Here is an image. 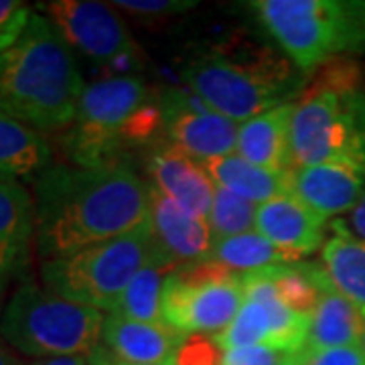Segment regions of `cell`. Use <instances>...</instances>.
<instances>
[{
    "label": "cell",
    "instance_id": "6da1fadb",
    "mask_svg": "<svg viewBox=\"0 0 365 365\" xmlns=\"http://www.w3.org/2000/svg\"><path fill=\"white\" fill-rule=\"evenodd\" d=\"M148 215L150 189L126 165H51L35 179V246L43 262L130 234Z\"/></svg>",
    "mask_w": 365,
    "mask_h": 365
},
{
    "label": "cell",
    "instance_id": "7a4b0ae2",
    "mask_svg": "<svg viewBox=\"0 0 365 365\" xmlns=\"http://www.w3.org/2000/svg\"><path fill=\"white\" fill-rule=\"evenodd\" d=\"M86 83L71 47L39 11L11 47L0 51V112L37 130L67 128Z\"/></svg>",
    "mask_w": 365,
    "mask_h": 365
},
{
    "label": "cell",
    "instance_id": "3957f363",
    "mask_svg": "<svg viewBox=\"0 0 365 365\" xmlns=\"http://www.w3.org/2000/svg\"><path fill=\"white\" fill-rule=\"evenodd\" d=\"M290 163L292 169L323 163L365 167V91L355 61L329 59L292 104Z\"/></svg>",
    "mask_w": 365,
    "mask_h": 365
},
{
    "label": "cell",
    "instance_id": "277c9868",
    "mask_svg": "<svg viewBox=\"0 0 365 365\" xmlns=\"http://www.w3.org/2000/svg\"><path fill=\"white\" fill-rule=\"evenodd\" d=\"M165 126L160 102L136 76H116L86 86L73 122L61 136L67 158L86 169L124 165V153Z\"/></svg>",
    "mask_w": 365,
    "mask_h": 365
},
{
    "label": "cell",
    "instance_id": "5b68a950",
    "mask_svg": "<svg viewBox=\"0 0 365 365\" xmlns=\"http://www.w3.org/2000/svg\"><path fill=\"white\" fill-rule=\"evenodd\" d=\"M104 323L102 311L25 282L0 314V335L16 351L45 359L96 351Z\"/></svg>",
    "mask_w": 365,
    "mask_h": 365
},
{
    "label": "cell",
    "instance_id": "8992f818",
    "mask_svg": "<svg viewBox=\"0 0 365 365\" xmlns=\"http://www.w3.org/2000/svg\"><path fill=\"white\" fill-rule=\"evenodd\" d=\"M185 81L203 104L237 124L278 106L292 104L299 79L288 63L274 55H223L195 59L185 69Z\"/></svg>",
    "mask_w": 365,
    "mask_h": 365
},
{
    "label": "cell",
    "instance_id": "52a82bcc",
    "mask_svg": "<svg viewBox=\"0 0 365 365\" xmlns=\"http://www.w3.org/2000/svg\"><path fill=\"white\" fill-rule=\"evenodd\" d=\"M158 256L163 254L146 223L130 234L43 262L41 278L55 294L108 314L132 278Z\"/></svg>",
    "mask_w": 365,
    "mask_h": 365
},
{
    "label": "cell",
    "instance_id": "ba28073f",
    "mask_svg": "<svg viewBox=\"0 0 365 365\" xmlns=\"http://www.w3.org/2000/svg\"><path fill=\"white\" fill-rule=\"evenodd\" d=\"M250 6L302 71L323 66L339 53L365 49L355 2L256 0Z\"/></svg>",
    "mask_w": 365,
    "mask_h": 365
},
{
    "label": "cell",
    "instance_id": "9c48e42d",
    "mask_svg": "<svg viewBox=\"0 0 365 365\" xmlns=\"http://www.w3.org/2000/svg\"><path fill=\"white\" fill-rule=\"evenodd\" d=\"M242 302V274L203 262L170 274L163 299V319L185 335L217 337L232 325Z\"/></svg>",
    "mask_w": 365,
    "mask_h": 365
},
{
    "label": "cell",
    "instance_id": "30bf717a",
    "mask_svg": "<svg viewBox=\"0 0 365 365\" xmlns=\"http://www.w3.org/2000/svg\"><path fill=\"white\" fill-rule=\"evenodd\" d=\"M244 302L232 325L213 337L222 351L237 347H270L297 353L307 343L309 317L292 311L264 272L242 274Z\"/></svg>",
    "mask_w": 365,
    "mask_h": 365
},
{
    "label": "cell",
    "instance_id": "8fae6325",
    "mask_svg": "<svg viewBox=\"0 0 365 365\" xmlns=\"http://www.w3.org/2000/svg\"><path fill=\"white\" fill-rule=\"evenodd\" d=\"M66 39L91 61L132 71L143 63V53L128 29L104 2L91 0H53L41 4V11Z\"/></svg>",
    "mask_w": 365,
    "mask_h": 365
},
{
    "label": "cell",
    "instance_id": "7c38bea8",
    "mask_svg": "<svg viewBox=\"0 0 365 365\" xmlns=\"http://www.w3.org/2000/svg\"><path fill=\"white\" fill-rule=\"evenodd\" d=\"M169 143L199 163L235 155L240 124L203 104L195 93L165 91L160 100Z\"/></svg>",
    "mask_w": 365,
    "mask_h": 365
},
{
    "label": "cell",
    "instance_id": "4fadbf2b",
    "mask_svg": "<svg viewBox=\"0 0 365 365\" xmlns=\"http://www.w3.org/2000/svg\"><path fill=\"white\" fill-rule=\"evenodd\" d=\"M150 189L148 225L158 252L177 268H189L209 260L213 235L205 217L181 207L173 199Z\"/></svg>",
    "mask_w": 365,
    "mask_h": 365
},
{
    "label": "cell",
    "instance_id": "5bb4252c",
    "mask_svg": "<svg viewBox=\"0 0 365 365\" xmlns=\"http://www.w3.org/2000/svg\"><path fill=\"white\" fill-rule=\"evenodd\" d=\"M365 193V167L355 163H323L290 173V195L331 220L351 211Z\"/></svg>",
    "mask_w": 365,
    "mask_h": 365
},
{
    "label": "cell",
    "instance_id": "9a60e30c",
    "mask_svg": "<svg viewBox=\"0 0 365 365\" xmlns=\"http://www.w3.org/2000/svg\"><path fill=\"white\" fill-rule=\"evenodd\" d=\"M187 335L167 323H140L106 314L102 343L124 364L177 365Z\"/></svg>",
    "mask_w": 365,
    "mask_h": 365
},
{
    "label": "cell",
    "instance_id": "2e32d148",
    "mask_svg": "<svg viewBox=\"0 0 365 365\" xmlns=\"http://www.w3.org/2000/svg\"><path fill=\"white\" fill-rule=\"evenodd\" d=\"M325 223L292 195L270 199L256 211V232L294 262L321 248Z\"/></svg>",
    "mask_w": 365,
    "mask_h": 365
},
{
    "label": "cell",
    "instance_id": "e0dca14e",
    "mask_svg": "<svg viewBox=\"0 0 365 365\" xmlns=\"http://www.w3.org/2000/svg\"><path fill=\"white\" fill-rule=\"evenodd\" d=\"M148 173L153 179L150 187L187 211L207 217L217 185L199 160L185 155L170 143L160 144L150 155Z\"/></svg>",
    "mask_w": 365,
    "mask_h": 365
},
{
    "label": "cell",
    "instance_id": "ac0fdd59",
    "mask_svg": "<svg viewBox=\"0 0 365 365\" xmlns=\"http://www.w3.org/2000/svg\"><path fill=\"white\" fill-rule=\"evenodd\" d=\"M290 116L292 104H284L242 122L235 155L264 169L292 170Z\"/></svg>",
    "mask_w": 365,
    "mask_h": 365
},
{
    "label": "cell",
    "instance_id": "d6986e66",
    "mask_svg": "<svg viewBox=\"0 0 365 365\" xmlns=\"http://www.w3.org/2000/svg\"><path fill=\"white\" fill-rule=\"evenodd\" d=\"M365 329V314L327 282L313 313L309 317V333L302 349L319 351L331 347L359 345Z\"/></svg>",
    "mask_w": 365,
    "mask_h": 365
},
{
    "label": "cell",
    "instance_id": "ffe728a7",
    "mask_svg": "<svg viewBox=\"0 0 365 365\" xmlns=\"http://www.w3.org/2000/svg\"><path fill=\"white\" fill-rule=\"evenodd\" d=\"M35 237V199L21 182L0 181V270L14 274Z\"/></svg>",
    "mask_w": 365,
    "mask_h": 365
},
{
    "label": "cell",
    "instance_id": "44dd1931",
    "mask_svg": "<svg viewBox=\"0 0 365 365\" xmlns=\"http://www.w3.org/2000/svg\"><path fill=\"white\" fill-rule=\"evenodd\" d=\"M201 165L217 187L244 197L256 205H262L276 197L290 195L292 170L264 169L258 165H252L240 155L213 158Z\"/></svg>",
    "mask_w": 365,
    "mask_h": 365
},
{
    "label": "cell",
    "instance_id": "7402d4cb",
    "mask_svg": "<svg viewBox=\"0 0 365 365\" xmlns=\"http://www.w3.org/2000/svg\"><path fill=\"white\" fill-rule=\"evenodd\" d=\"M51 167V148L37 128L0 112V181L37 179Z\"/></svg>",
    "mask_w": 365,
    "mask_h": 365
},
{
    "label": "cell",
    "instance_id": "603a6c76",
    "mask_svg": "<svg viewBox=\"0 0 365 365\" xmlns=\"http://www.w3.org/2000/svg\"><path fill=\"white\" fill-rule=\"evenodd\" d=\"M177 270L179 268L173 262L167 260L165 256H158L157 260L144 266L143 270L132 278V282L122 292L116 307L108 314H116V317L140 321V323H165L163 319L165 288H167L170 274Z\"/></svg>",
    "mask_w": 365,
    "mask_h": 365
},
{
    "label": "cell",
    "instance_id": "cb8c5ba5",
    "mask_svg": "<svg viewBox=\"0 0 365 365\" xmlns=\"http://www.w3.org/2000/svg\"><path fill=\"white\" fill-rule=\"evenodd\" d=\"M321 264L333 288L365 314V244L345 235L327 240Z\"/></svg>",
    "mask_w": 365,
    "mask_h": 365
},
{
    "label": "cell",
    "instance_id": "d4e9b609",
    "mask_svg": "<svg viewBox=\"0 0 365 365\" xmlns=\"http://www.w3.org/2000/svg\"><path fill=\"white\" fill-rule=\"evenodd\" d=\"M207 262H213L230 272L252 274L294 260H290L284 252H280L258 232H248L215 240Z\"/></svg>",
    "mask_w": 365,
    "mask_h": 365
},
{
    "label": "cell",
    "instance_id": "484cf974",
    "mask_svg": "<svg viewBox=\"0 0 365 365\" xmlns=\"http://www.w3.org/2000/svg\"><path fill=\"white\" fill-rule=\"evenodd\" d=\"M272 280L276 292L292 311L311 317L321 290L329 282L323 264H304V262H287L260 270Z\"/></svg>",
    "mask_w": 365,
    "mask_h": 365
},
{
    "label": "cell",
    "instance_id": "4316f807",
    "mask_svg": "<svg viewBox=\"0 0 365 365\" xmlns=\"http://www.w3.org/2000/svg\"><path fill=\"white\" fill-rule=\"evenodd\" d=\"M256 211H258L256 203L217 187L213 203L205 217L213 240L256 232Z\"/></svg>",
    "mask_w": 365,
    "mask_h": 365
},
{
    "label": "cell",
    "instance_id": "83f0119b",
    "mask_svg": "<svg viewBox=\"0 0 365 365\" xmlns=\"http://www.w3.org/2000/svg\"><path fill=\"white\" fill-rule=\"evenodd\" d=\"M299 365H365V353L359 345H345V347H331L309 351L300 349L294 353Z\"/></svg>",
    "mask_w": 365,
    "mask_h": 365
},
{
    "label": "cell",
    "instance_id": "f1b7e54d",
    "mask_svg": "<svg viewBox=\"0 0 365 365\" xmlns=\"http://www.w3.org/2000/svg\"><path fill=\"white\" fill-rule=\"evenodd\" d=\"M31 9L19 0H0V51L11 47L29 23Z\"/></svg>",
    "mask_w": 365,
    "mask_h": 365
},
{
    "label": "cell",
    "instance_id": "f546056e",
    "mask_svg": "<svg viewBox=\"0 0 365 365\" xmlns=\"http://www.w3.org/2000/svg\"><path fill=\"white\" fill-rule=\"evenodd\" d=\"M294 353H284L270 347H237L223 351L215 365H284Z\"/></svg>",
    "mask_w": 365,
    "mask_h": 365
},
{
    "label": "cell",
    "instance_id": "4dcf8cb0",
    "mask_svg": "<svg viewBox=\"0 0 365 365\" xmlns=\"http://www.w3.org/2000/svg\"><path fill=\"white\" fill-rule=\"evenodd\" d=\"M118 9H126L134 14H173L193 9L195 0H118Z\"/></svg>",
    "mask_w": 365,
    "mask_h": 365
},
{
    "label": "cell",
    "instance_id": "1f68e13d",
    "mask_svg": "<svg viewBox=\"0 0 365 365\" xmlns=\"http://www.w3.org/2000/svg\"><path fill=\"white\" fill-rule=\"evenodd\" d=\"M331 227L337 235H345V237H351V240L365 244V193L357 201V205L351 211H347L345 215L337 217L331 223Z\"/></svg>",
    "mask_w": 365,
    "mask_h": 365
},
{
    "label": "cell",
    "instance_id": "d6a6232c",
    "mask_svg": "<svg viewBox=\"0 0 365 365\" xmlns=\"http://www.w3.org/2000/svg\"><path fill=\"white\" fill-rule=\"evenodd\" d=\"M100 349V347H98ZM98 349L91 353H79V355H61V357H45L37 359L33 365H96Z\"/></svg>",
    "mask_w": 365,
    "mask_h": 365
},
{
    "label": "cell",
    "instance_id": "836d02e7",
    "mask_svg": "<svg viewBox=\"0 0 365 365\" xmlns=\"http://www.w3.org/2000/svg\"><path fill=\"white\" fill-rule=\"evenodd\" d=\"M96 365H134V364H124V361L116 359L114 355H110V353L106 351L104 347H100V349H98V359H96Z\"/></svg>",
    "mask_w": 365,
    "mask_h": 365
},
{
    "label": "cell",
    "instance_id": "e575fe53",
    "mask_svg": "<svg viewBox=\"0 0 365 365\" xmlns=\"http://www.w3.org/2000/svg\"><path fill=\"white\" fill-rule=\"evenodd\" d=\"M0 365H21V361H19L9 349H4V347L0 345Z\"/></svg>",
    "mask_w": 365,
    "mask_h": 365
},
{
    "label": "cell",
    "instance_id": "d590c367",
    "mask_svg": "<svg viewBox=\"0 0 365 365\" xmlns=\"http://www.w3.org/2000/svg\"><path fill=\"white\" fill-rule=\"evenodd\" d=\"M6 280H9V274H4L0 270V309H2V294H4V288H6Z\"/></svg>",
    "mask_w": 365,
    "mask_h": 365
},
{
    "label": "cell",
    "instance_id": "8d00e7d4",
    "mask_svg": "<svg viewBox=\"0 0 365 365\" xmlns=\"http://www.w3.org/2000/svg\"><path fill=\"white\" fill-rule=\"evenodd\" d=\"M359 347H361L365 353V329H364V335H361V341H359Z\"/></svg>",
    "mask_w": 365,
    "mask_h": 365
},
{
    "label": "cell",
    "instance_id": "74e56055",
    "mask_svg": "<svg viewBox=\"0 0 365 365\" xmlns=\"http://www.w3.org/2000/svg\"><path fill=\"white\" fill-rule=\"evenodd\" d=\"M284 365H299V364H297V357L292 355V359H290V361H288V364H284Z\"/></svg>",
    "mask_w": 365,
    "mask_h": 365
}]
</instances>
